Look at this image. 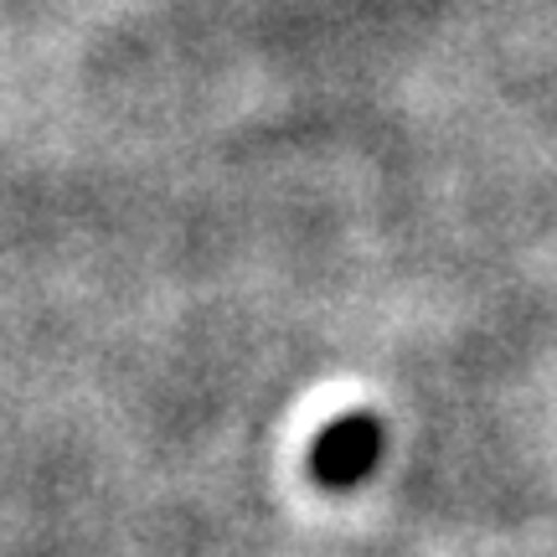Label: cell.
I'll return each mask as SVG.
<instances>
[{
	"mask_svg": "<svg viewBox=\"0 0 557 557\" xmlns=\"http://www.w3.org/2000/svg\"><path fill=\"white\" fill-rule=\"evenodd\" d=\"M382 438H387L382 434V418L367 413V408L325 423L315 434V444H310V480H315L320 491H331V496L357 491L361 480L377 470Z\"/></svg>",
	"mask_w": 557,
	"mask_h": 557,
	"instance_id": "6da1fadb",
	"label": "cell"
}]
</instances>
